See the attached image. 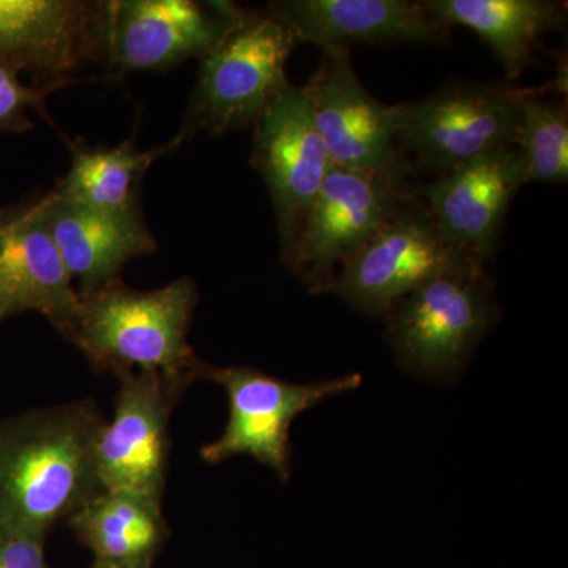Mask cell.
Segmentation results:
<instances>
[{
	"label": "cell",
	"instance_id": "1",
	"mask_svg": "<svg viewBox=\"0 0 568 568\" xmlns=\"http://www.w3.org/2000/svg\"><path fill=\"white\" fill-rule=\"evenodd\" d=\"M93 399L0 418V537H47L102 491Z\"/></svg>",
	"mask_w": 568,
	"mask_h": 568
},
{
	"label": "cell",
	"instance_id": "2",
	"mask_svg": "<svg viewBox=\"0 0 568 568\" xmlns=\"http://www.w3.org/2000/svg\"><path fill=\"white\" fill-rule=\"evenodd\" d=\"M196 304V284L190 278L153 291L133 290L115 280L81 295L67 339L99 372L145 373L185 390L200 379L204 362L189 343Z\"/></svg>",
	"mask_w": 568,
	"mask_h": 568
},
{
	"label": "cell",
	"instance_id": "3",
	"mask_svg": "<svg viewBox=\"0 0 568 568\" xmlns=\"http://www.w3.org/2000/svg\"><path fill=\"white\" fill-rule=\"evenodd\" d=\"M297 36L268 10L242 9L222 40L201 58L200 74L181 132L220 134L254 126L272 100L291 84L286 65Z\"/></svg>",
	"mask_w": 568,
	"mask_h": 568
},
{
	"label": "cell",
	"instance_id": "4",
	"mask_svg": "<svg viewBox=\"0 0 568 568\" xmlns=\"http://www.w3.org/2000/svg\"><path fill=\"white\" fill-rule=\"evenodd\" d=\"M517 82H457L390 106L396 145L409 163L437 175L484 153L514 148L523 103Z\"/></svg>",
	"mask_w": 568,
	"mask_h": 568
},
{
	"label": "cell",
	"instance_id": "5",
	"mask_svg": "<svg viewBox=\"0 0 568 568\" xmlns=\"http://www.w3.org/2000/svg\"><path fill=\"white\" fill-rule=\"evenodd\" d=\"M496 316L487 263L466 260L396 302L384 317L398 364L410 375L440 381L458 375Z\"/></svg>",
	"mask_w": 568,
	"mask_h": 568
},
{
	"label": "cell",
	"instance_id": "6",
	"mask_svg": "<svg viewBox=\"0 0 568 568\" xmlns=\"http://www.w3.org/2000/svg\"><path fill=\"white\" fill-rule=\"evenodd\" d=\"M200 379L226 390L230 418L219 439L201 447L207 465H220L237 455H250L275 470L280 480L291 476V425L324 399L361 387L353 373L312 384H293L250 366H215L203 362Z\"/></svg>",
	"mask_w": 568,
	"mask_h": 568
},
{
	"label": "cell",
	"instance_id": "7",
	"mask_svg": "<svg viewBox=\"0 0 568 568\" xmlns=\"http://www.w3.org/2000/svg\"><path fill=\"white\" fill-rule=\"evenodd\" d=\"M414 197L410 183L332 166L286 265L313 294Z\"/></svg>",
	"mask_w": 568,
	"mask_h": 568
},
{
	"label": "cell",
	"instance_id": "8",
	"mask_svg": "<svg viewBox=\"0 0 568 568\" xmlns=\"http://www.w3.org/2000/svg\"><path fill=\"white\" fill-rule=\"evenodd\" d=\"M466 260L476 257L448 244L414 192L398 215L339 267L325 293L365 315L386 316L396 302Z\"/></svg>",
	"mask_w": 568,
	"mask_h": 568
},
{
	"label": "cell",
	"instance_id": "9",
	"mask_svg": "<svg viewBox=\"0 0 568 568\" xmlns=\"http://www.w3.org/2000/svg\"><path fill=\"white\" fill-rule=\"evenodd\" d=\"M304 89L332 166L410 183L414 168L396 145L390 106L366 91L351 50H323Z\"/></svg>",
	"mask_w": 568,
	"mask_h": 568
},
{
	"label": "cell",
	"instance_id": "10",
	"mask_svg": "<svg viewBox=\"0 0 568 568\" xmlns=\"http://www.w3.org/2000/svg\"><path fill=\"white\" fill-rule=\"evenodd\" d=\"M253 130L252 164L271 193L286 264L332 163L305 89L293 82L265 108Z\"/></svg>",
	"mask_w": 568,
	"mask_h": 568
},
{
	"label": "cell",
	"instance_id": "11",
	"mask_svg": "<svg viewBox=\"0 0 568 568\" xmlns=\"http://www.w3.org/2000/svg\"><path fill=\"white\" fill-rule=\"evenodd\" d=\"M241 11L231 2L110 0L103 61L118 78L201 59L222 40Z\"/></svg>",
	"mask_w": 568,
	"mask_h": 568
},
{
	"label": "cell",
	"instance_id": "12",
	"mask_svg": "<svg viewBox=\"0 0 568 568\" xmlns=\"http://www.w3.org/2000/svg\"><path fill=\"white\" fill-rule=\"evenodd\" d=\"M118 379L114 414L100 426L95 440L100 484L162 503L170 467V418L183 388L145 373Z\"/></svg>",
	"mask_w": 568,
	"mask_h": 568
},
{
	"label": "cell",
	"instance_id": "13",
	"mask_svg": "<svg viewBox=\"0 0 568 568\" xmlns=\"http://www.w3.org/2000/svg\"><path fill=\"white\" fill-rule=\"evenodd\" d=\"M106 2L0 0V62L36 84H70L71 73L103 59Z\"/></svg>",
	"mask_w": 568,
	"mask_h": 568
},
{
	"label": "cell",
	"instance_id": "14",
	"mask_svg": "<svg viewBox=\"0 0 568 568\" xmlns=\"http://www.w3.org/2000/svg\"><path fill=\"white\" fill-rule=\"evenodd\" d=\"M528 183L521 155L508 148L484 153L414 192L448 244L487 263L508 207Z\"/></svg>",
	"mask_w": 568,
	"mask_h": 568
},
{
	"label": "cell",
	"instance_id": "15",
	"mask_svg": "<svg viewBox=\"0 0 568 568\" xmlns=\"http://www.w3.org/2000/svg\"><path fill=\"white\" fill-rule=\"evenodd\" d=\"M80 308L81 295L52 239L43 197L7 211L0 226V321L39 313L67 338Z\"/></svg>",
	"mask_w": 568,
	"mask_h": 568
},
{
	"label": "cell",
	"instance_id": "16",
	"mask_svg": "<svg viewBox=\"0 0 568 568\" xmlns=\"http://www.w3.org/2000/svg\"><path fill=\"white\" fill-rule=\"evenodd\" d=\"M302 44L323 50L354 44H446L452 29L410 0H280L267 9Z\"/></svg>",
	"mask_w": 568,
	"mask_h": 568
},
{
	"label": "cell",
	"instance_id": "17",
	"mask_svg": "<svg viewBox=\"0 0 568 568\" xmlns=\"http://www.w3.org/2000/svg\"><path fill=\"white\" fill-rule=\"evenodd\" d=\"M41 197L52 239L71 280L80 283V295L121 280L130 261L156 252L142 213L97 211L63 200L54 190Z\"/></svg>",
	"mask_w": 568,
	"mask_h": 568
},
{
	"label": "cell",
	"instance_id": "18",
	"mask_svg": "<svg viewBox=\"0 0 568 568\" xmlns=\"http://www.w3.org/2000/svg\"><path fill=\"white\" fill-rule=\"evenodd\" d=\"M422 7L448 29L476 33L510 82L537 63L541 39L566 21V3L548 0H424Z\"/></svg>",
	"mask_w": 568,
	"mask_h": 568
},
{
	"label": "cell",
	"instance_id": "19",
	"mask_svg": "<svg viewBox=\"0 0 568 568\" xmlns=\"http://www.w3.org/2000/svg\"><path fill=\"white\" fill-rule=\"evenodd\" d=\"M95 560L151 564L170 537L162 503L130 491L102 489L69 518Z\"/></svg>",
	"mask_w": 568,
	"mask_h": 568
},
{
	"label": "cell",
	"instance_id": "20",
	"mask_svg": "<svg viewBox=\"0 0 568 568\" xmlns=\"http://www.w3.org/2000/svg\"><path fill=\"white\" fill-rule=\"evenodd\" d=\"M182 145L178 138L149 151L126 140L119 145H89L70 142L69 173L54 193L63 200L88 205L97 211L138 215L141 211V186L156 160Z\"/></svg>",
	"mask_w": 568,
	"mask_h": 568
},
{
	"label": "cell",
	"instance_id": "21",
	"mask_svg": "<svg viewBox=\"0 0 568 568\" xmlns=\"http://www.w3.org/2000/svg\"><path fill=\"white\" fill-rule=\"evenodd\" d=\"M548 91L567 93V80L556 78L541 89H534L523 103L514 148L525 162L529 183L568 182L567 97L548 99Z\"/></svg>",
	"mask_w": 568,
	"mask_h": 568
},
{
	"label": "cell",
	"instance_id": "22",
	"mask_svg": "<svg viewBox=\"0 0 568 568\" xmlns=\"http://www.w3.org/2000/svg\"><path fill=\"white\" fill-rule=\"evenodd\" d=\"M69 84H24L21 71L0 62V132L26 133L33 129L29 111L36 110L50 119L47 100L52 92Z\"/></svg>",
	"mask_w": 568,
	"mask_h": 568
},
{
	"label": "cell",
	"instance_id": "23",
	"mask_svg": "<svg viewBox=\"0 0 568 568\" xmlns=\"http://www.w3.org/2000/svg\"><path fill=\"white\" fill-rule=\"evenodd\" d=\"M43 544L44 538L0 537V568H51Z\"/></svg>",
	"mask_w": 568,
	"mask_h": 568
},
{
	"label": "cell",
	"instance_id": "24",
	"mask_svg": "<svg viewBox=\"0 0 568 568\" xmlns=\"http://www.w3.org/2000/svg\"><path fill=\"white\" fill-rule=\"evenodd\" d=\"M89 568H153L151 564H122V562H103V560H93Z\"/></svg>",
	"mask_w": 568,
	"mask_h": 568
},
{
	"label": "cell",
	"instance_id": "25",
	"mask_svg": "<svg viewBox=\"0 0 568 568\" xmlns=\"http://www.w3.org/2000/svg\"><path fill=\"white\" fill-rule=\"evenodd\" d=\"M7 211L0 212V226H2L3 220H6Z\"/></svg>",
	"mask_w": 568,
	"mask_h": 568
}]
</instances>
